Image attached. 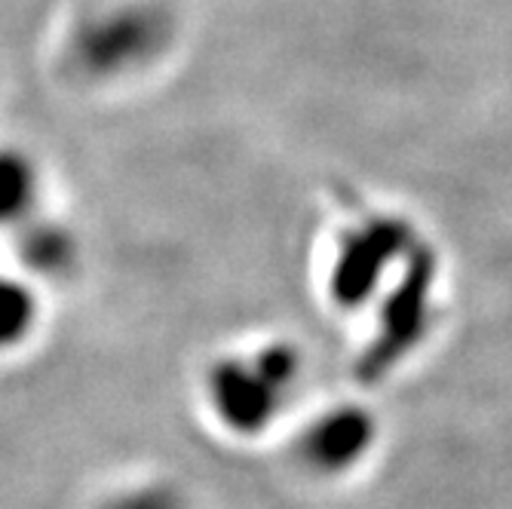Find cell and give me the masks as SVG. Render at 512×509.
Masks as SVG:
<instances>
[{
	"label": "cell",
	"mask_w": 512,
	"mask_h": 509,
	"mask_svg": "<svg viewBox=\"0 0 512 509\" xmlns=\"http://www.w3.org/2000/svg\"><path fill=\"white\" fill-rule=\"evenodd\" d=\"M209 399L227 424L258 430L301 378V353L292 344H267L246 356H227L209 368Z\"/></svg>",
	"instance_id": "1"
},
{
	"label": "cell",
	"mask_w": 512,
	"mask_h": 509,
	"mask_svg": "<svg viewBox=\"0 0 512 509\" xmlns=\"http://www.w3.org/2000/svg\"><path fill=\"white\" fill-rule=\"evenodd\" d=\"M166 19L151 7H120L89 16L74 31L71 56L83 74H120L145 65L163 50Z\"/></svg>",
	"instance_id": "2"
},
{
	"label": "cell",
	"mask_w": 512,
	"mask_h": 509,
	"mask_svg": "<svg viewBox=\"0 0 512 509\" xmlns=\"http://www.w3.org/2000/svg\"><path fill=\"white\" fill-rule=\"evenodd\" d=\"M375 442V418L359 405H338L316 414L301 436V454L319 473H344Z\"/></svg>",
	"instance_id": "3"
},
{
	"label": "cell",
	"mask_w": 512,
	"mask_h": 509,
	"mask_svg": "<svg viewBox=\"0 0 512 509\" xmlns=\"http://www.w3.org/2000/svg\"><path fill=\"white\" fill-rule=\"evenodd\" d=\"M37 194V178L22 154H0V221L22 218Z\"/></svg>",
	"instance_id": "4"
},
{
	"label": "cell",
	"mask_w": 512,
	"mask_h": 509,
	"mask_svg": "<svg viewBox=\"0 0 512 509\" xmlns=\"http://www.w3.org/2000/svg\"><path fill=\"white\" fill-rule=\"evenodd\" d=\"M31 322V301L13 289V286H0V341H16Z\"/></svg>",
	"instance_id": "5"
}]
</instances>
